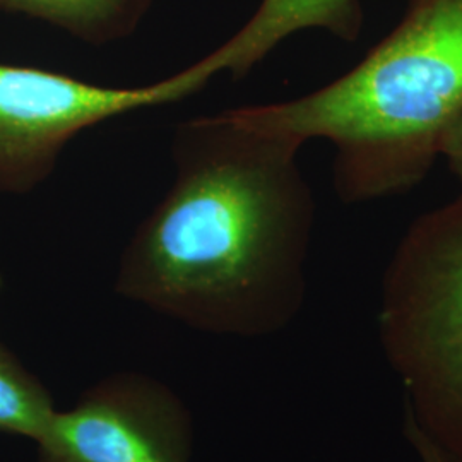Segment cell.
Wrapping results in <instances>:
<instances>
[{"instance_id": "cell-7", "label": "cell", "mask_w": 462, "mask_h": 462, "mask_svg": "<svg viewBox=\"0 0 462 462\" xmlns=\"http://www.w3.org/2000/svg\"><path fill=\"white\" fill-rule=\"evenodd\" d=\"M152 0H0V11L24 14L93 47L133 36Z\"/></svg>"}, {"instance_id": "cell-8", "label": "cell", "mask_w": 462, "mask_h": 462, "mask_svg": "<svg viewBox=\"0 0 462 462\" xmlns=\"http://www.w3.org/2000/svg\"><path fill=\"white\" fill-rule=\"evenodd\" d=\"M55 411L43 383L0 343V433L34 442Z\"/></svg>"}, {"instance_id": "cell-9", "label": "cell", "mask_w": 462, "mask_h": 462, "mask_svg": "<svg viewBox=\"0 0 462 462\" xmlns=\"http://www.w3.org/2000/svg\"><path fill=\"white\" fill-rule=\"evenodd\" d=\"M402 431L406 440L411 444L414 452L418 454L421 462H456L442 447L435 440H431L423 430L418 427L413 416L404 411V421H402Z\"/></svg>"}, {"instance_id": "cell-10", "label": "cell", "mask_w": 462, "mask_h": 462, "mask_svg": "<svg viewBox=\"0 0 462 462\" xmlns=\"http://www.w3.org/2000/svg\"><path fill=\"white\" fill-rule=\"evenodd\" d=\"M440 158L446 160L450 173L457 179L462 187V110L456 116L440 141Z\"/></svg>"}, {"instance_id": "cell-6", "label": "cell", "mask_w": 462, "mask_h": 462, "mask_svg": "<svg viewBox=\"0 0 462 462\" xmlns=\"http://www.w3.org/2000/svg\"><path fill=\"white\" fill-rule=\"evenodd\" d=\"M364 28L360 0H261L247 23L221 47L206 55L216 74L242 79L291 34L322 30L355 42Z\"/></svg>"}, {"instance_id": "cell-4", "label": "cell", "mask_w": 462, "mask_h": 462, "mask_svg": "<svg viewBox=\"0 0 462 462\" xmlns=\"http://www.w3.org/2000/svg\"><path fill=\"white\" fill-rule=\"evenodd\" d=\"M215 76L200 59L160 83L112 88L47 69L0 64V194L33 192L53 173L69 143L84 131L180 101Z\"/></svg>"}, {"instance_id": "cell-1", "label": "cell", "mask_w": 462, "mask_h": 462, "mask_svg": "<svg viewBox=\"0 0 462 462\" xmlns=\"http://www.w3.org/2000/svg\"><path fill=\"white\" fill-rule=\"evenodd\" d=\"M301 146L231 110L182 122L175 180L124 250L116 293L217 336L290 326L305 301L317 215Z\"/></svg>"}, {"instance_id": "cell-3", "label": "cell", "mask_w": 462, "mask_h": 462, "mask_svg": "<svg viewBox=\"0 0 462 462\" xmlns=\"http://www.w3.org/2000/svg\"><path fill=\"white\" fill-rule=\"evenodd\" d=\"M380 346L404 411L462 462V194L418 216L385 267Z\"/></svg>"}, {"instance_id": "cell-2", "label": "cell", "mask_w": 462, "mask_h": 462, "mask_svg": "<svg viewBox=\"0 0 462 462\" xmlns=\"http://www.w3.org/2000/svg\"><path fill=\"white\" fill-rule=\"evenodd\" d=\"M461 110L462 0H406L396 28L334 81L231 112L300 144L329 141L337 198L365 204L423 182Z\"/></svg>"}, {"instance_id": "cell-5", "label": "cell", "mask_w": 462, "mask_h": 462, "mask_svg": "<svg viewBox=\"0 0 462 462\" xmlns=\"http://www.w3.org/2000/svg\"><path fill=\"white\" fill-rule=\"evenodd\" d=\"M192 420L165 383L139 374L101 380L34 440L40 462H190Z\"/></svg>"}]
</instances>
